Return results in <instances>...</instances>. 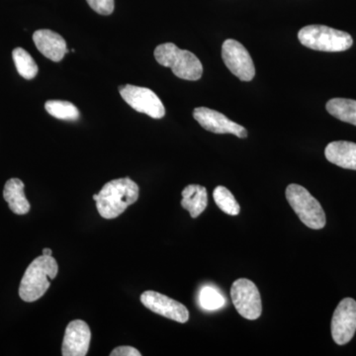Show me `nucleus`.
Segmentation results:
<instances>
[{
  "instance_id": "obj_1",
  "label": "nucleus",
  "mask_w": 356,
  "mask_h": 356,
  "mask_svg": "<svg viewBox=\"0 0 356 356\" xmlns=\"http://www.w3.org/2000/svg\"><path fill=\"white\" fill-rule=\"evenodd\" d=\"M139 186L131 178L124 177L111 180L102 187L98 193L96 207L104 219L120 216L129 206L139 198Z\"/></svg>"
},
{
  "instance_id": "obj_2",
  "label": "nucleus",
  "mask_w": 356,
  "mask_h": 356,
  "mask_svg": "<svg viewBox=\"0 0 356 356\" xmlns=\"http://www.w3.org/2000/svg\"><path fill=\"white\" fill-rule=\"evenodd\" d=\"M58 271V262L53 257L42 254L36 257L26 269L21 280L20 298L25 302H35L43 297Z\"/></svg>"
},
{
  "instance_id": "obj_3",
  "label": "nucleus",
  "mask_w": 356,
  "mask_h": 356,
  "mask_svg": "<svg viewBox=\"0 0 356 356\" xmlns=\"http://www.w3.org/2000/svg\"><path fill=\"white\" fill-rule=\"evenodd\" d=\"M154 58L163 67H170L175 76L185 81H198L203 74V65L191 51L181 50L177 44H159L154 50Z\"/></svg>"
},
{
  "instance_id": "obj_4",
  "label": "nucleus",
  "mask_w": 356,
  "mask_h": 356,
  "mask_svg": "<svg viewBox=\"0 0 356 356\" xmlns=\"http://www.w3.org/2000/svg\"><path fill=\"white\" fill-rule=\"evenodd\" d=\"M298 39L307 48L329 53L348 50L353 44V37L348 33L324 25L305 26L300 30Z\"/></svg>"
},
{
  "instance_id": "obj_5",
  "label": "nucleus",
  "mask_w": 356,
  "mask_h": 356,
  "mask_svg": "<svg viewBox=\"0 0 356 356\" xmlns=\"http://www.w3.org/2000/svg\"><path fill=\"white\" fill-rule=\"evenodd\" d=\"M286 198L297 216L308 228L321 229L325 226V214L320 202L311 195L305 187L288 185Z\"/></svg>"
},
{
  "instance_id": "obj_6",
  "label": "nucleus",
  "mask_w": 356,
  "mask_h": 356,
  "mask_svg": "<svg viewBox=\"0 0 356 356\" xmlns=\"http://www.w3.org/2000/svg\"><path fill=\"white\" fill-rule=\"evenodd\" d=\"M231 297L236 310L242 317L250 321L261 317V293L252 281L245 278L236 280L232 285Z\"/></svg>"
},
{
  "instance_id": "obj_7",
  "label": "nucleus",
  "mask_w": 356,
  "mask_h": 356,
  "mask_svg": "<svg viewBox=\"0 0 356 356\" xmlns=\"http://www.w3.org/2000/svg\"><path fill=\"white\" fill-rule=\"evenodd\" d=\"M119 92L126 103L140 113L154 119H161L165 115L163 103L152 89L126 84L119 88Z\"/></svg>"
},
{
  "instance_id": "obj_8",
  "label": "nucleus",
  "mask_w": 356,
  "mask_h": 356,
  "mask_svg": "<svg viewBox=\"0 0 356 356\" xmlns=\"http://www.w3.org/2000/svg\"><path fill=\"white\" fill-rule=\"evenodd\" d=\"M222 58L229 72L242 81L255 76V67L250 53L240 42L228 39L222 43Z\"/></svg>"
},
{
  "instance_id": "obj_9",
  "label": "nucleus",
  "mask_w": 356,
  "mask_h": 356,
  "mask_svg": "<svg viewBox=\"0 0 356 356\" xmlns=\"http://www.w3.org/2000/svg\"><path fill=\"white\" fill-rule=\"evenodd\" d=\"M356 332V301L346 298L339 302L332 318V337L339 346L350 343Z\"/></svg>"
},
{
  "instance_id": "obj_10",
  "label": "nucleus",
  "mask_w": 356,
  "mask_h": 356,
  "mask_svg": "<svg viewBox=\"0 0 356 356\" xmlns=\"http://www.w3.org/2000/svg\"><path fill=\"white\" fill-rule=\"evenodd\" d=\"M140 302L154 313L178 323H186L189 312L186 307L165 295L156 291H146L140 295Z\"/></svg>"
},
{
  "instance_id": "obj_11",
  "label": "nucleus",
  "mask_w": 356,
  "mask_h": 356,
  "mask_svg": "<svg viewBox=\"0 0 356 356\" xmlns=\"http://www.w3.org/2000/svg\"><path fill=\"white\" fill-rule=\"evenodd\" d=\"M193 117L205 130L214 134H233L241 139L248 137L245 127L238 125L224 114L207 107L194 109Z\"/></svg>"
},
{
  "instance_id": "obj_12",
  "label": "nucleus",
  "mask_w": 356,
  "mask_h": 356,
  "mask_svg": "<svg viewBox=\"0 0 356 356\" xmlns=\"http://www.w3.org/2000/svg\"><path fill=\"white\" fill-rule=\"evenodd\" d=\"M90 339L91 332L88 325L84 321H72L65 329L62 355L64 356L88 355Z\"/></svg>"
},
{
  "instance_id": "obj_13",
  "label": "nucleus",
  "mask_w": 356,
  "mask_h": 356,
  "mask_svg": "<svg viewBox=\"0 0 356 356\" xmlns=\"http://www.w3.org/2000/svg\"><path fill=\"white\" fill-rule=\"evenodd\" d=\"M33 41L40 53L53 62H60L69 51L65 40L51 30H37L33 34Z\"/></svg>"
},
{
  "instance_id": "obj_14",
  "label": "nucleus",
  "mask_w": 356,
  "mask_h": 356,
  "mask_svg": "<svg viewBox=\"0 0 356 356\" xmlns=\"http://www.w3.org/2000/svg\"><path fill=\"white\" fill-rule=\"evenodd\" d=\"M325 156L330 163L346 170H356V144L346 140H337L327 145Z\"/></svg>"
},
{
  "instance_id": "obj_15",
  "label": "nucleus",
  "mask_w": 356,
  "mask_h": 356,
  "mask_svg": "<svg viewBox=\"0 0 356 356\" xmlns=\"http://www.w3.org/2000/svg\"><path fill=\"white\" fill-rule=\"evenodd\" d=\"M24 187L19 178H11L4 185L3 197L14 214L25 215L30 211V203L26 198Z\"/></svg>"
},
{
  "instance_id": "obj_16",
  "label": "nucleus",
  "mask_w": 356,
  "mask_h": 356,
  "mask_svg": "<svg viewBox=\"0 0 356 356\" xmlns=\"http://www.w3.org/2000/svg\"><path fill=\"white\" fill-rule=\"evenodd\" d=\"M181 206L192 218L200 216L208 205L207 191L198 184L187 185L181 193Z\"/></svg>"
},
{
  "instance_id": "obj_17",
  "label": "nucleus",
  "mask_w": 356,
  "mask_h": 356,
  "mask_svg": "<svg viewBox=\"0 0 356 356\" xmlns=\"http://www.w3.org/2000/svg\"><path fill=\"white\" fill-rule=\"evenodd\" d=\"M325 108L334 118L356 126V100L332 98L327 102Z\"/></svg>"
},
{
  "instance_id": "obj_18",
  "label": "nucleus",
  "mask_w": 356,
  "mask_h": 356,
  "mask_svg": "<svg viewBox=\"0 0 356 356\" xmlns=\"http://www.w3.org/2000/svg\"><path fill=\"white\" fill-rule=\"evenodd\" d=\"M13 57L14 64H15L16 70L18 74L23 79L27 81H31L38 74L39 67L35 62L34 58L31 57L27 51L23 48L14 49L13 51Z\"/></svg>"
},
{
  "instance_id": "obj_19",
  "label": "nucleus",
  "mask_w": 356,
  "mask_h": 356,
  "mask_svg": "<svg viewBox=\"0 0 356 356\" xmlns=\"http://www.w3.org/2000/svg\"><path fill=\"white\" fill-rule=\"evenodd\" d=\"M44 109L51 116L60 120L76 121L81 116L76 105L64 100H49L44 103Z\"/></svg>"
},
{
  "instance_id": "obj_20",
  "label": "nucleus",
  "mask_w": 356,
  "mask_h": 356,
  "mask_svg": "<svg viewBox=\"0 0 356 356\" xmlns=\"http://www.w3.org/2000/svg\"><path fill=\"white\" fill-rule=\"evenodd\" d=\"M213 197L218 207L231 216H238L241 207L232 192L225 186H217L213 191Z\"/></svg>"
},
{
  "instance_id": "obj_21",
  "label": "nucleus",
  "mask_w": 356,
  "mask_h": 356,
  "mask_svg": "<svg viewBox=\"0 0 356 356\" xmlns=\"http://www.w3.org/2000/svg\"><path fill=\"white\" fill-rule=\"evenodd\" d=\"M199 303L204 310L215 311L224 307L226 300L215 288L206 286L201 289L199 294Z\"/></svg>"
},
{
  "instance_id": "obj_22",
  "label": "nucleus",
  "mask_w": 356,
  "mask_h": 356,
  "mask_svg": "<svg viewBox=\"0 0 356 356\" xmlns=\"http://www.w3.org/2000/svg\"><path fill=\"white\" fill-rule=\"evenodd\" d=\"M88 6L96 13L100 15H110L113 13L115 8L114 0H86Z\"/></svg>"
},
{
  "instance_id": "obj_23",
  "label": "nucleus",
  "mask_w": 356,
  "mask_h": 356,
  "mask_svg": "<svg viewBox=\"0 0 356 356\" xmlns=\"http://www.w3.org/2000/svg\"><path fill=\"white\" fill-rule=\"evenodd\" d=\"M111 356H140L139 350H136L132 346H119L115 348L111 353Z\"/></svg>"
},
{
  "instance_id": "obj_24",
  "label": "nucleus",
  "mask_w": 356,
  "mask_h": 356,
  "mask_svg": "<svg viewBox=\"0 0 356 356\" xmlns=\"http://www.w3.org/2000/svg\"><path fill=\"white\" fill-rule=\"evenodd\" d=\"M51 254H53V252H51V248H44L43 255H47V257H51Z\"/></svg>"
}]
</instances>
